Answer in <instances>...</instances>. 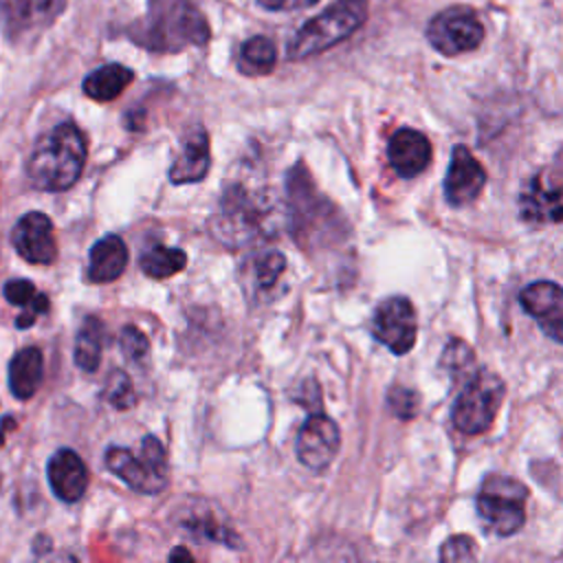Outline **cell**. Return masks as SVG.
Returning <instances> with one entry per match:
<instances>
[{
	"instance_id": "cell-9",
	"label": "cell",
	"mask_w": 563,
	"mask_h": 563,
	"mask_svg": "<svg viewBox=\"0 0 563 563\" xmlns=\"http://www.w3.org/2000/svg\"><path fill=\"white\" fill-rule=\"evenodd\" d=\"M341 449V429L339 424L317 411L306 418V422L297 431L295 453L297 460L310 471H323Z\"/></svg>"
},
{
	"instance_id": "cell-16",
	"label": "cell",
	"mask_w": 563,
	"mask_h": 563,
	"mask_svg": "<svg viewBox=\"0 0 563 563\" xmlns=\"http://www.w3.org/2000/svg\"><path fill=\"white\" fill-rule=\"evenodd\" d=\"M211 165V152H209V136L202 125H196L185 136V145L169 167V180L174 185H187L198 183L207 176Z\"/></svg>"
},
{
	"instance_id": "cell-1",
	"label": "cell",
	"mask_w": 563,
	"mask_h": 563,
	"mask_svg": "<svg viewBox=\"0 0 563 563\" xmlns=\"http://www.w3.org/2000/svg\"><path fill=\"white\" fill-rule=\"evenodd\" d=\"M86 154L81 130L70 121L59 123L35 143L26 163L29 180L44 191H64L81 176Z\"/></svg>"
},
{
	"instance_id": "cell-22",
	"label": "cell",
	"mask_w": 563,
	"mask_h": 563,
	"mask_svg": "<svg viewBox=\"0 0 563 563\" xmlns=\"http://www.w3.org/2000/svg\"><path fill=\"white\" fill-rule=\"evenodd\" d=\"M141 271L152 277V279H167L176 273H180L187 264V253L176 246H165V244H152L150 249L143 251L141 260Z\"/></svg>"
},
{
	"instance_id": "cell-20",
	"label": "cell",
	"mask_w": 563,
	"mask_h": 563,
	"mask_svg": "<svg viewBox=\"0 0 563 563\" xmlns=\"http://www.w3.org/2000/svg\"><path fill=\"white\" fill-rule=\"evenodd\" d=\"M57 0H0V18L4 22L7 33L26 31L42 20H46Z\"/></svg>"
},
{
	"instance_id": "cell-21",
	"label": "cell",
	"mask_w": 563,
	"mask_h": 563,
	"mask_svg": "<svg viewBox=\"0 0 563 563\" xmlns=\"http://www.w3.org/2000/svg\"><path fill=\"white\" fill-rule=\"evenodd\" d=\"M103 323L97 317H86L75 339V363L84 372H95L101 363Z\"/></svg>"
},
{
	"instance_id": "cell-32",
	"label": "cell",
	"mask_w": 563,
	"mask_h": 563,
	"mask_svg": "<svg viewBox=\"0 0 563 563\" xmlns=\"http://www.w3.org/2000/svg\"><path fill=\"white\" fill-rule=\"evenodd\" d=\"M169 559H191V554H189L187 550H174V552L169 554Z\"/></svg>"
},
{
	"instance_id": "cell-13",
	"label": "cell",
	"mask_w": 563,
	"mask_h": 563,
	"mask_svg": "<svg viewBox=\"0 0 563 563\" xmlns=\"http://www.w3.org/2000/svg\"><path fill=\"white\" fill-rule=\"evenodd\" d=\"M561 187L550 183L545 174L530 178L519 198V216L530 227L559 224L561 222Z\"/></svg>"
},
{
	"instance_id": "cell-2",
	"label": "cell",
	"mask_w": 563,
	"mask_h": 563,
	"mask_svg": "<svg viewBox=\"0 0 563 563\" xmlns=\"http://www.w3.org/2000/svg\"><path fill=\"white\" fill-rule=\"evenodd\" d=\"M369 15V0H334L319 15L303 22V26L288 42V59H306L319 55L352 33H356Z\"/></svg>"
},
{
	"instance_id": "cell-5",
	"label": "cell",
	"mask_w": 563,
	"mask_h": 563,
	"mask_svg": "<svg viewBox=\"0 0 563 563\" xmlns=\"http://www.w3.org/2000/svg\"><path fill=\"white\" fill-rule=\"evenodd\" d=\"M528 488L508 475L493 473L477 493V515L488 532L510 537L526 523Z\"/></svg>"
},
{
	"instance_id": "cell-7",
	"label": "cell",
	"mask_w": 563,
	"mask_h": 563,
	"mask_svg": "<svg viewBox=\"0 0 563 563\" xmlns=\"http://www.w3.org/2000/svg\"><path fill=\"white\" fill-rule=\"evenodd\" d=\"M427 40L438 53L453 57L475 51L484 40V26L471 7H449L431 18Z\"/></svg>"
},
{
	"instance_id": "cell-8",
	"label": "cell",
	"mask_w": 563,
	"mask_h": 563,
	"mask_svg": "<svg viewBox=\"0 0 563 563\" xmlns=\"http://www.w3.org/2000/svg\"><path fill=\"white\" fill-rule=\"evenodd\" d=\"M372 334L396 356L407 354L418 336L413 303L402 295L383 299L372 317Z\"/></svg>"
},
{
	"instance_id": "cell-4",
	"label": "cell",
	"mask_w": 563,
	"mask_h": 563,
	"mask_svg": "<svg viewBox=\"0 0 563 563\" xmlns=\"http://www.w3.org/2000/svg\"><path fill=\"white\" fill-rule=\"evenodd\" d=\"M451 409L453 427L464 435H479L490 429L506 394L504 380L490 369H475Z\"/></svg>"
},
{
	"instance_id": "cell-23",
	"label": "cell",
	"mask_w": 563,
	"mask_h": 563,
	"mask_svg": "<svg viewBox=\"0 0 563 563\" xmlns=\"http://www.w3.org/2000/svg\"><path fill=\"white\" fill-rule=\"evenodd\" d=\"M275 62H277L275 44L264 35L249 37L242 44L240 57H238V66L244 75H266L273 70Z\"/></svg>"
},
{
	"instance_id": "cell-6",
	"label": "cell",
	"mask_w": 563,
	"mask_h": 563,
	"mask_svg": "<svg viewBox=\"0 0 563 563\" xmlns=\"http://www.w3.org/2000/svg\"><path fill=\"white\" fill-rule=\"evenodd\" d=\"M264 218H266L264 205L242 185H231L224 191L220 200L218 218L213 220L216 235L229 246L251 242L253 238L260 235Z\"/></svg>"
},
{
	"instance_id": "cell-29",
	"label": "cell",
	"mask_w": 563,
	"mask_h": 563,
	"mask_svg": "<svg viewBox=\"0 0 563 563\" xmlns=\"http://www.w3.org/2000/svg\"><path fill=\"white\" fill-rule=\"evenodd\" d=\"M119 345H121V352L130 358V361H141L147 356L150 352V341L147 336L134 328V325H125L119 334Z\"/></svg>"
},
{
	"instance_id": "cell-14",
	"label": "cell",
	"mask_w": 563,
	"mask_h": 563,
	"mask_svg": "<svg viewBox=\"0 0 563 563\" xmlns=\"http://www.w3.org/2000/svg\"><path fill=\"white\" fill-rule=\"evenodd\" d=\"M387 158L398 176L416 178L431 163V143L422 132L413 128H400L389 139Z\"/></svg>"
},
{
	"instance_id": "cell-30",
	"label": "cell",
	"mask_w": 563,
	"mask_h": 563,
	"mask_svg": "<svg viewBox=\"0 0 563 563\" xmlns=\"http://www.w3.org/2000/svg\"><path fill=\"white\" fill-rule=\"evenodd\" d=\"M477 554L475 541L466 534H455L444 541L440 548V559L442 561H473Z\"/></svg>"
},
{
	"instance_id": "cell-27",
	"label": "cell",
	"mask_w": 563,
	"mask_h": 563,
	"mask_svg": "<svg viewBox=\"0 0 563 563\" xmlns=\"http://www.w3.org/2000/svg\"><path fill=\"white\" fill-rule=\"evenodd\" d=\"M387 407L391 409V413L400 420H411L418 409H420V396L418 391L402 387V385H394L387 391Z\"/></svg>"
},
{
	"instance_id": "cell-28",
	"label": "cell",
	"mask_w": 563,
	"mask_h": 563,
	"mask_svg": "<svg viewBox=\"0 0 563 563\" xmlns=\"http://www.w3.org/2000/svg\"><path fill=\"white\" fill-rule=\"evenodd\" d=\"M286 268V257L279 251H266L257 262H255V279L257 284L264 286H273L279 275Z\"/></svg>"
},
{
	"instance_id": "cell-17",
	"label": "cell",
	"mask_w": 563,
	"mask_h": 563,
	"mask_svg": "<svg viewBox=\"0 0 563 563\" xmlns=\"http://www.w3.org/2000/svg\"><path fill=\"white\" fill-rule=\"evenodd\" d=\"M128 266V246L119 235H103L88 255V279L92 284H108L123 275Z\"/></svg>"
},
{
	"instance_id": "cell-3",
	"label": "cell",
	"mask_w": 563,
	"mask_h": 563,
	"mask_svg": "<svg viewBox=\"0 0 563 563\" xmlns=\"http://www.w3.org/2000/svg\"><path fill=\"white\" fill-rule=\"evenodd\" d=\"M106 466L132 490L143 495H156L167 486V453L156 435H145L139 451L110 446L106 451Z\"/></svg>"
},
{
	"instance_id": "cell-31",
	"label": "cell",
	"mask_w": 563,
	"mask_h": 563,
	"mask_svg": "<svg viewBox=\"0 0 563 563\" xmlns=\"http://www.w3.org/2000/svg\"><path fill=\"white\" fill-rule=\"evenodd\" d=\"M319 0H257L260 7L268 9V11H292V9H303V7H312Z\"/></svg>"
},
{
	"instance_id": "cell-18",
	"label": "cell",
	"mask_w": 563,
	"mask_h": 563,
	"mask_svg": "<svg viewBox=\"0 0 563 563\" xmlns=\"http://www.w3.org/2000/svg\"><path fill=\"white\" fill-rule=\"evenodd\" d=\"M44 358L37 347L20 350L9 363V387L20 400H29L42 385Z\"/></svg>"
},
{
	"instance_id": "cell-12",
	"label": "cell",
	"mask_w": 563,
	"mask_h": 563,
	"mask_svg": "<svg viewBox=\"0 0 563 563\" xmlns=\"http://www.w3.org/2000/svg\"><path fill=\"white\" fill-rule=\"evenodd\" d=\"M519 303L552 341H563V290L556 282L528 284L519 292Z\"/></svg>"
},
{
	"instance_id": "cell-26",
	"label": "cell",
	"mask_w": 563,
	"mask_h": 563,
	"mask_svg": "<svg viewBox=\"0 0 563 563\" xmlns=\"http://www.w3.org/2000/svg\"><path fill=\"white\" fill-rule=\"evenodd\" d=\"M106 400L114 409H130L136 402V394L130 376L123 369H114L106 380Z\"/></svg>"
},
{
	"instance_id": "cell-33",
	"label": "cell",
	"mask_w": 563,
	"mask_h": 563,
	"mask_svg": "<svg viewBox=\"0 0 563 563\" xmlns=\"http://www.w3.org/2000/svg\"><path fill=\"white\" fill-rule=\"evenodd\" d=\"M2 440H4V435H2V429H0V446H2Z\"/></svg>"
},
{
	"instance_id": "cell-10",
	"label": "cell",
	"mask_w": 563,
	"mask_h": 563,
	"mask_svg": "<svg viewBox=\"0 0 563 563\" xmlns=\"http://www.w3.org/2000/svg\"><path fill=\"white\" fill-rule=\"evenodd\" d=\"M486 185V172L482 163L471 154L466 145H455L451 163L444 176V198L451 207L471 205Z\"/></svg>"
},
{
	"instance_id": "cell-11",
	"label": "cell",
	"mask_w": 563,
	"mask_h": 563,
	"mask_svg": "<svg viewBox=\"0 0 563 563\" xmlns=\"http://www.w3.org/2000/svg\"><path fill=\"white\" fill-rule=\"evenodd\" d=\"M11 244L15 246L18 255L31 264H51L57 257L53 222L40 211H29L15 222Z\"/></svg>"
},
{
	"instance_id": "cell-19",
	"label": "cell",
	"mask_w": 563,
	"mask_h": 563,
	"mask_svg": "<svg viewBox=\"0 0 563 563\" xmlns=\"http://www.w3.org/2000/svg\"><path fill=\"white\" fill-rule=\"evenodd\" d=\"M134 79V73L123 64H106L84 79V92L95 101L117 99Z\"/></svg>"
},
{
	"instance_id": "cell-15",
	"label": "cell",
	"mask_w": 563,
	"mask_h": 563,
	"mask_svg": "<svg viewBox=\"0 0 563 563\" xmlns=\"http://www.w3.org/2000/svg\"><path fill=\"white\" fill-rule=\"evenodd\" d=\"M48 484L62 501H79L88 488V468L73 449H59L53 453L46 466Z\"/></svg>"
},
{
	"instance_id": "cell-24",
	"label": "cell",
	"mask_w": 563,
	"mask_h": 563,
	"mask_svg": "<svg viewBox=\"0 0 563 563\" xmlns=\"http://www.w3.org/2000/svg\"><path fill=\"white\" fill-rule=\"evenodd\" d=\"M442 369L451 376L453 385H462L471 378L475 372V356L473 350L462 341V339H451L442 352L440 361Z\"/></svg>"
},
{
	"instance_id": "cell-25",
	"label": "cell",
	"mask_w": 563,
	"mask_h": 563,
	"mask_svg": "<svg viewBox=\"0 0 563 563\" xmlns=\"http://www.w3.org/2000/svg\"><path fill=\"white\" fill-rule=\"evenodd\" d=\"M2 292H4V299L9 303L24 308L33 317L44 314L48 310V297L37 292V288L29 279H11V282H7Z\"/></svg>"
}]
</instances>
